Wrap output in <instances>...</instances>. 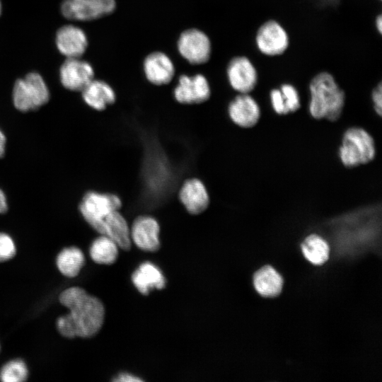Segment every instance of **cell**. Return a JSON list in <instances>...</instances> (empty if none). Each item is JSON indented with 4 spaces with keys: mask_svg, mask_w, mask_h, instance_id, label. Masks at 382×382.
Masks as SVG:
<instances>
[{
    "mask_svg": "<svg viewBox=\"0 0 382 382\" xmlns=\"http://www.w3.org/2000/svg\"><path fill=\"white\" fill-rule=\"evenodd\" d=\"M69 313L57 320L59 332L67 338L91 337L101 329L105 319V308L97 297L79 286L64 290L59 297Z\"/></svg>",
    "mask_w": 382,
    "mask_h": 382,
    "instance_id": "1",
    "label": "cell"
},
{
    "mask_svg": "<svg viewBox=\"0 0 382 382\" xmlns=\"http://www.w3.org/2000/svg\"><path fill=\"white\" fill-rule=\"evenodd\" d=\"M308 112L315 120H338L342 115L346 94L329 71L315 74L308 83Z\"/></svg>",
    "mask_w": 382,
    "mask_h": 382,
    "instance_id": "2",
    "label": "cell"
},
{
    "mask_svg": "<svg viewBox=\"0 0 382 382\" xmlns=\"http://www.w3.org/2000/svg\"><path fill=\"white\" fill-rule=\"evenodd\" d=\"M337 154L342 166L348 168L368 164L376 155L374 139L363 127H348L342 134Z\"/></svg>",
    "mask_w": 382,
    "mask_h": 382,
    "instance_id": "3",
    "label": "cell"
},
{
    "mask_svg": "<svg viewBox=\"0 0 382 382\" xmlns=\"http://www.w3.org/2000/svg\"><path fill=\"white\" fill-rule=\"evenodd\" d=\"M12 98L14 107L25 112L45 105L49 101L50 92L42 77L31 72L15 82Z\"/></svg>",
    "mask_w": 382,
    "mask_h": 382,
    "instance_id": "4",
    "label": "cell"
},
{
    "mask_svg": "<svg viewBox=\"0 0 382 382\" xmlns=\"http://www.w3.org/2000/svg\"><path fill=\"white\" fill-rule=\"evenodd\" d=\"M121 198L115 193L87 192L80 202L79 211L86 221L96 231L111 212L120 210Z\"/></svg>",
    "mask_w": 382,
    "mask_h": 382,
    "instance_id": "5",
    "label": "cell"
},
{
    "mask_svg": "<svg viewBox=\"0 0 382 382\" xmlns=\"http://www.w3.org/2000/svg\"><path fill=\"white\" fill-rule=\"evenodd\" d=\"M254 43L264 56L274 57L282 55L289 49L290 37L283 25L274 19L263 22L257 29Z\"/></svg>",
    "mask_w": 382,
    "mask_h": 382,
    "instance_id": "6",
    "label": "cell"
},
{
    "mask_svg": "<svg viewBox=\"0 0 382 382\" xmlns=\"http://www.w3.org/2000/svg\"><path fill=\"white\" fill-rule=\"evenodd\" d=\"M177 49L187 62L200 65L210 59L212 45L210 38L204 31L192 28L180 33L177 41Z\"/></svg>",
    "mask_w": 382,
    "mask_h": 382,
    "instance_id": "7",
    "label": "cell"
},
{
    "mask_svg": "<svg viewBox=\"0 0 382 382\" xmlns=\"http://www.w3.org/2000/svg\"><path fill=\"white\" fill-rule=\"evenodd\" d=\"M226 73L229 86L237 93H250L259 81L257 67L245 55L231 58L226 66Z\"/></svg>",
    "mask_w": 382,
    "mask_h": 382,
    "instance_id": "8",
    "label": "cell"
},
{
    "mask_svg": "<svg viewBox=\"0 0 382 382\" xmlns=\"http://www.w3.org/2000/svg\"><path fill=\"white\" fill-rule=\"evenodd\" d=\"M116 0H64L61 4L62 15L70 20L87 21L112 13Z\"/></svg>",
    "mask_w": 382,
    "mask_h": 382,
    "instance_id": "9",
    "label": "cell"
},
{
    "mask_svg": "<svg viewBox=\"0 0 382 382\" xmlns=\"http://www.w3.org/2000/svg\"><path fill=\"white\" fill-rule=\"evenodd\" d=\"M212 93L207 77L202 74H183L173 89L175 100L182 105H197L206 102Z\"/></svg>",
    "mask_w": 382,
    "mask_h": 382,
    "instance_id": "10",
    "label": "cell"
},
{
    "mask_svg": "<svg viewBox=\"0 0 382 382\" xmlns=\"http://www.w3.org/2000/svg\"><path fill=\"white\" fill-rule=\"evenodd\" d=\"M227 113L235 125L245 129L255 127L261 117L260 105L250 93H238L229 102Z\"/></svg>",
    "mask_w": 382,
    "mask_h": 382,
    "instance_id": "11",
    "label": "cell"
},
{
    "mask_svg": "<svg viewBox=\"0 0 382 382\" xmlns=\"http://www.w3.org/2000/svg\"><path fill=\"white\" fill-rule=\"evenodd\" d=\"M178 199L190 214L198 215L207 210L210 204V196L207 186L197 178H187L181 184Z\"/></svg>",
    "mask_w": 382,
    "mask_h": 382,
    "instance_id": "12",
    "label": "cell"
},
{
    "mask_svg": "<svg viewBox=\"0 0 382 382\" xmlns=\"http://www.w3.org/2000/svg\"><path fill=\"white\" fill-rule=\"evenodd\" d=\"M160 226L157 220L149 215L137 217L130 227L131 241L139 249L155 252L160 248Z\"/></svg>",
    "mask_w": 382,
    "mask_h": 382,
    "instance_id": "13",
    "label": "cell"
},
{
    "mask_svg": "<svg viewBox=\"0 0 382 382\" xmlns=\"http://www.w3.org/2000/svg\"><path fill=\"white\" fill-rule=\"evenodd\" d=\"M94 79L91 64L79 58H66L60 68V80L63 86L73 91H81Z\"/></svg>",
    "mask_w": 382,
    "mask_h": 382,
    "instance_id": "14",
    "label": "cell"
},
{
    "mask_svg": "<svg viewBox=\"0 0 382 382\" xmlns=\"http://www.w3.org/2000/svg\"><path fill=\"white\" fill-rule=\"evenodd\" d=\"M143 71L147 81L155 86L168 84L175 73L170 57L161 51L151 52L144 58Z\"/></svg>",
    "mask_w": 382,
    "mask_h": 382,
    "instance_id": "15",
    "label": "cell"
},
{
    "mask_svg": "<svg viewBox=\"0 0 382 382\" xmlns=\"http://www.w3.org/2000/svg\"><path fill=\"white\" fill-rule=\"evenodd\" d=\"M56 45L59 51L66 58H79L88 47V39L82 29L66 25L57 30Z\"/></svg>",
    "mask_w": 382,
    "mask_h": 382,
    "instance_id": "16",
    "label": "cell"
},
{
    "mask_svg": "<svg viewBox=\"0 0 382 382\" xmlns=\"http://www.w3.org/2000/svg\"><path fill=\"white\" fill-rule=\"evenodd\" d=\"M96 231L111 238L125 250H129L131 248L130 227L120 210L109 214Z\"/></svg>",
    "mask_w": 382,
    "mask_h": 382,
    "instance_id": "17",
    "label": "cell"
},
{
    "mask_svg": "<svg viewBox=\"0 0 382 382\" xmlns=\"http://www.w3.org/2000/svg\"><path fill=\"white\" fill-rule=\"evenodd\" d=\"M83 100L90 108L103 111L116 101L112 86L103 80L93 79L81 91Z\"/></svg>",
    "mask_w": 382,
    "mask_h": 382,
    "instance_id": "18",
    "label": "cell"
},
{
    "mask_svg": "<svg viewBox=\"0 0 382 382\" xmlns=\"http://www.w3.org/2000/svg\"><path fill=\"white\" fill-rule=\"evenodd\" d=\"M132 280L135 287L144 295H147L154 288L161 289L166 286V279L160 269L149 262L139 265L133 272Z\"/></svg>",
    "mask_w": 382,
    "mask_h": 382,
    "instance_id": "19",
    "label": "cell"
},
{
    "mask_svg": "<svg viewBox=\"0 0 382 382\" xmlns=\"http://www.w3.org/2000/svg\"><path fill=\"white\" fill-rule=\"evenodd\" d=\"M253 285L256 291L261 296L274 297L280 294L283 286V279L274 267L265 265L255 272Z\"/></svg>",
    "mask_w": 382,
    "mask_h": 382,
    "instance_id": "20",
    "label": "cell"
},
{
    "mask_svg": "<svg viewBox=\"0 0 382 382\" xmlns=\"http://www.w3.org/2000/svg\"><path fill=\"white\" fill-rule=\"evenodd\" d=\"M85 263L83 252L77 247L70 246L62 249L57 255L56 265L59 271L65 277H76Z\"/></svg>",
    "mask_w": 382,
    "mask_h": 382,
    "instance_id": "21",
    "label": "cell"
},
{
    "mask_svg": "<svg viewBox=\"0 0 382 382\" xmlns=\"http://www.w3.org/2000/svg\"><path fill=\"white\" fill-rule=\"evenodd\" d=\"M301 248L305 258L315 265H323L329 258L330 246L318 234L307 236L302 241Z\"/></svg>",
    "mask_w": 382,
    "mask_h": 382,
    "instance_id": "22",
    "label": "cell"
},
{
    "mask_svg": "<svg viewBox=\"0 0 382 382\" xmlns=\"http://www.w3.org/2000/svg\"><path fill=\"white\" fill-rule=\"evenodd\" d=\"M118 248L114 241L100 234L92 242L89 254L91 258L98 264L111 265L117 260Z\"/></svg>",
    "mask_w": 382,
    "mask_h": 382,
    "instance_id": "23",
    "label": "cell"
},
{
    "mask_svg": "<svg viewBox=\"0 0 382 382\" xmlns=\"http://www.w3.org/2000/svg\"><path fill=\"white\" fill-rule=\"evenodd\" d=\"M28 369L20 359L6 362L0 370V380L3 382H23L27 380Z\"/></svg>",
    "mask_w": 382,
    "mask_h": 382,
    "instance_id": "24",
    "label": "cell"
},
{
    "mask_svg": "<svg viewBox=\"0 0 382 382\" xmlns=\"http://www.w3.org/2000/svg\"><path fill=\"white\" fill-rule=\"evenodd\" d=\"M279 88L283 95L288 114L298 111L301 106V102L296 86L290 83H284Z\"/></svg>",
    "mask_w": 382,
    "mask_h": 382,
    "instance_id": "25",
    "label": "cell"
},
{
    "mask_svg": "<svg viewBox=\"0 0 382 382\" xmlns=\"http://www.w3.org/2000/svg\"><path fill=\"white\" fill-rule=\"evenodd\" d=\"M16 253V248L13 238L7 233L0 232V262L13 258Z\"/></svg>",
    "mask_w": 382,
    "mask_h": 382,
    "instance_id": "26",
    "label": "cell"
},
{
    "mask_svg": "<svg viewBox=\"0 0 382 382\" xmlns=\"http://www.w3.org/2000/svg\"><path fill=\"white\" fill-rule=\"evenodd\" d=\"M270 102L273 111L278 115H289L283 95L279 88H272L269 93Z\"/></svg>",
    "mask_w": 382,
    "mask_h": 382,
    "instance_id": "27",
    "label": "cell"
},
{
    "mask_svg": "<svg viewBox=\"0 0 382 382\" xmlns=\"http://www.w3.org/2000/svg\"><path fill=\"white\" fill-rule=\"evenodd\" d=\"M371 103L375 113L381 117L382 115V84L379 82L371 91Z\"/></svg>",
    "mask_w": 382,
    "mask_h": 382,
    "instance_id": "28",
    "label": "cell"
},
{
    "mask_svg": "<svg viewBox=\"0 0 382 382\" xmlns=\"http://www.w3.org/2000/svg\"><path fill=\"white\" fill-rule=\"evenodd\" d=\"M142 381L143 380L139 378V377L127 373L120 374L119 376H117V378L114 379V381L116 382H139Z\"/></svg>",
    "mask_w": 382,
    "mask_h": 382,
    "instance_id": "29",
    "label": "cell"
},
{
    "mask_svg": "<svg viewBox=\"0 0 382 382\" xmlns=\"http://www.w3.org/2000/svg\"><path fill=\"white\" fill-rule=\"evenodd\" d=\"M8 211L7 199L4 191L0 188V214H4Z\"/></svg>",
    "mask_w": 382,
    "mask_h": 382,
    "instance_id": "30",
    "label": "cell"
},
{
    "mask_svg": "<svg viewBox=\"0 0 382 382\" xmlns=\"http://www.w3.org/2000/svg\"><path fill=\"white\" fill-rule=\"evenodd\" d=\"M6 138L4 132L0 129V158L3 157L6 151Z\"/></svg>",
    "mask_w": 382,
    "mask_h": 382,
    "instance_id": "31",
    "label": "cell"
},
{
    "mask_svg": "<svg viewBox=\"0 0 382 382\" xmlns=\"http://www.w3.org/2000/svg\"><path fill=\"white\" fill-rule=\"evenodd\" d=\"M374 25H375L376 31L380 35H381L382 34V16L381 13L376 16L374 21Z\"/></svg>",
    "mask_w": 382,
    "mask_h": 382,
    "instance_id": "32",
    "label": "cell"
},
{
    "mask_svg": "<svg viewBox=\"0 0 382 382\" xmlns=\"http://www.w3.org/2000/svg\"><path fill=\"white\" fill-rule=\"evenodd\" d=\"M1 2H0V16H1Z\"/></svg>",
    "mask_w": 382,
    "mask_h": 382,
    "instance_id": "33",
    "label": "cell"
}]
</instances>
